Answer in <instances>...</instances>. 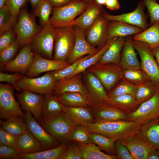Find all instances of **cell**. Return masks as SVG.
Instances as JSON below:
<instances>
[{
    "mask_svg": "<svg viewBox=\"0 0 159 159\" xmlns=\"http://www.w3.org/2000/svg\"><path fill=\"white\" fill-rule=\"evenodd\" d=\"M142 124L128 120L95 122L87 125L91 132L101 134L116 140H122L140 132Z\"/></svg>",
    "mask_w": 159,
    "mask_h": 159,
    "instance_id": "6da1fadb",
    "label": "cell"
},
{
    "mask_svg": "<svg viewBox=\"0 0 159 159\" xmlns=\"http://www.w3.org/2000/svg\"><path fill=\"white\" fill-rule=\"evenodd\" d=\"M38 122L61 143L69 140L72 131L78 125L64 111L52 117H43Z\"/></svg>",
    "mask_w": 159,
    "mask_h": 159,
    "instance_id": "7a4b0ae2",
    "label": "cell"
},
{
    "mask_svg": "<svg viewBox=\"0 0 159 159\" xmlns=\"http://www.w3.org/2000/svg\"><path fill=\"white\" fill-rule=\"evenodd\" d=\"M88 5L82 0H73L64 6L53 8L50 22L55 28L73 26L76 18L84 12Z\"/></svg>",
    "mask_w": 159,
    "mask_h": 159,
    "instance_id": "3957f363",
    "label": "cell"
},
{
    "mask_svg": "<svg viewBox=\"0 0 159 159\" xmlns=\"http://www.w3.org/2000/svg\"><path fill=\"white\" fill-rule=\"evenodd\" d=\"M14 29L16 40L22 47L30 44L34 36L42 29L36 23L34 15L26 9H21Z\"/></svg>",
    "mask_w": 159,
    "mask_h": 159,
    "instance_id": "277c9868",
    "label": "cell"
},
{
    "mask_svg": "<svg viewBox=\"0 0 159 159\" xmlns=\"http://www.w3.org/2000/svg\"><path fill=\"white\" fill-rule=\"evenodd\" d=\"M73 26L54 27L53 60L65 61L70 55L75 42Z\"/></svg>",
    "mask_w": 159,
    "mask_h": 159,
    "instance_id": "5b68a950",
    "label": "cell"
},
{
    "mask_svg": "<svg viewBox=\"0 0 159 159\" xmlns=\"http://www.w3.org/2000/svg\"><path fill=\"white\" fill-rule=\"evenodd\" d=\"M55 29L50 22L43 26L33 37L30 45L34 53L44 58L53 59Z\"/></svg>",
    "mask_w": 159,
    "mask_h": 159,
    "instance_id": "8992f818",
    "label": "cell"
},
{
    "mask_svg": "<svg viewBox=\"0 0 159 159\" xmlns=\"http://www.w3.org/2000/svg\"><path fill=\"white\" fill-rule=\"evenodd\" d=\"M132 42L140 57V69L148 76L151 81L159 89V66L152 50L144 42L133 40Z\"/></svg>",
    "mask_w": 159,
    "mask_h": 159,
    "instance_id": "52a82bcc",
    "label": "cell"
},
{
    "mask_svg": "<svg viewBox=\"0 0 159 159\" xmlns=\"http://www.w3.org/2000/svg\"><path fill=\"white\" fill-rule=\"evenodd\" d=\"M95 74L107 90H111L122 79L123 69L118 64L96 63L87 69Z\"/></svg>",
    "mask_w": 159,
    "mask_h": 159,
    "instance_id": "ba28073f",
    "label": "cell"
},
{
    "mask_svg": "<svg viewBox=\"0 0 159 159\" xmlns=\"http://www.w3.org/2000/svg\"><path fill=\"white\" fill-rule=\"evenodd\" d=\"M55 82L51 72H49L38 77L30 78L24 76L16 84L20 91L27 90L45 95L53 94Z\"/></svg>",
    "mask_w": 159,
    "mask_h": 159,
    "instance_id": "9c48e42d",
    "label": "cell"
},
{
    "mask_svg": "<svg viewBox=\"0 0 159 159\" xmlns=\"http://www.w3.org/2000/svg\"><path fill=\"white\" fill-rule=\"evenodd\" d=\"M14 89L9 84H0V117L2 119L13 116L24 118V114L14 97Z\"/></svg>",
    "mask_w": 159,
    "mask_h": 159,
    "instance_id": "30bf717a",
    "label": "cell"
},
{
    "mask_svg": "<svg viewBox=\"0 0 159 159\" xmlns=\"http://www.w3.org/2000/svg\"><path fill=\"white\" fill-rule=\"evenodd\" d=\"M145 6L142 1H140L137 7L132 12L119 15H112L104 11L103 16L109 21H114L125 23L137 26L143 30L149 27L147 21L148 14L144 12Z\"/></svg>",
    "mask_w": 159,
    "mask_h": 159,
    "instance_id": "8fae6325",
    "label": "cell"
},
{
    "mask_svg": "<svg viewBox=\"0 0 159 159\" xmlns=\"http://www.w3.org/2000/svg\"><path fill=\"white\" fill-rule=\"evenodd\" d=\"M159 117V90L150 99L142 103L134 112L128 114L127 120L143 125Z\"/></svg>",
    "mask_w": 159,
    "mask_h": 159,
    "instance_id": "7c38bea8",
    "label": "cell"
},
{
    "mask_svg": "<svg viewBox=\"0 0 159 159\" xmlns=\"http://www.w3.org/2000/svg\"><path fill=\"white\" fill-rule=\"evenodd\" d=\"M24 118L27 129L40 143L44 150L55 148L61 144L37 122L31 113L26 111Z\"/></svg>",
    "mask_w": 159,
    "mask_h": 159,
    "instance_id": "4fadbf2b",
    "label": "cell"
},
{
    "mask_svg": "<svg viewBox=\"0 0 159 159\" xmlns=\"http://www.w3.org/2000/svg\"><path fill=\"white\" fill-rule=\"evenodd\" d=\"M90 107L95 122L127 120L128 115L127 112L104 102L92 103Z\"/></svg>",
    "mask_w": 159,
    "mask_h": 159,
    "instance_id": "5bb4252c",
    "label": "cell"
},
{
    "mask_svg": "<svg viewBox=\"0 0 159 159\" xmlns=\"http://www.w3.org/2000/svg\"><path fill=\"white\" fill-rule=\"evenodd\" d=\"M75 42L73 50L66 61L70 64L79 58L87 55H94L100 49L92 46L86 39L85 31L74 25Z\"/></svg>",
    "mask_w": 159,
    "mask_h": 159,
    "instance_id": "9a60e30c",
    "label": "cell"
},
{
    "mask_svg": "<svg viewBox=\"0 0 159 159\" xmlns=\"http://www.w3.org/2000/svg\"><path fill=\"white\" fill-rule=\"evenodd\" d=\"M15 95L23 110L31 113L38 122L42 118L43 95L24 90L16 93Z\"/></svg>",
    "mask_w": 159,
    "mask_h": 159,
    "instance_id": "2e32d148",
    "label": "cell"
},
{
    "mask_svg": "<svg viewBox=\"0 0 159 159\" xmlns=\"http://www.w3.org/2000/svg\"><path fill=\"white\" fill-rule=\"evenodd\" d=\"M34 54L33 62L26 73L25 76L28 77L34 78L43 72L61 69L69 65L66 61L55 60Z\"/></svg>",
    "mask_w": 159,
    "mask_h": 159,
    "instance_id": "e0dca14e",
    "label": "cell"
},
{
    "mask_svg": "<svg viewBox=\"0 0 159 159\" xmlns=\"http://www.w3.org/2000/svg\"><path fill=\"white\" fill-rule=\"evenodd\" d=\"M102 14L85 31L86 38L89 44L100 49L107 41V32L109 21Z\"/></svg>",
    "mask_w": 159,
    "mask_h": 159,
    "instance_id": "ac0fdd59",
    "label": "cell"
},
{
    "mask_svg": "<svg viewBox=\"0 0 159 159\" xmlns=\"http://www.w3.org/2000/svg\"><path fill=\"white\" fill-rule=\"evenodd\" d=\"M120 140L128 149L134 159H147L150 153L155 149L139 132Z\"/></svg>",
    "mask_w": 159,
    "mask_h": 159,
    "instance_id": "d6986e66",
    "label": "cell"
},
{
    "mask_svg": "<svg viewBox=\"0 0 159 159\" xmlns=\"http://www.w3.org/2000/svg\"><path fill=\"white\" fill-rule=\"evenodd\" d=\"M34 59V54L30 44L23 46L15 58L4 65V71L11 72L26 73L32 64Z\"/></svg>",
    "mask_w": 159,
    "mask_h": 159,
    "instance_id": "ffe728a7",
    "label": "cell"
},
{
    "mask_svg": "<svg viewBox=\"0 0 159 159\" xmlns=\"http://www.w3.org/2000/svg\"><path fill=\"white\" fill-rule=\"evenodd\" d=\"M85 78L88 97L92 104L104 102L107 99L105 88L95 74L87 71L85 74Z\"/></svg>",
    "mask_w": 159,
    "mask_h": 159,
    "instance_id": "44dd1931",
    "label": "cell"
},
{
    "mask_svg": "<svg viewBox=\"0 0 159 159\" xmlns=\"http://www.w3.org/2000/svg\"><path fill=\"white\" fill-rule=\"evenodd\" d=\"M80 92L88 96L87 89L83 83L80 73L55 82L53 94L58 96L67 92Z\"/></svg>",
    "mask_w": 159,
    "mask_h": 159,
    "instance_id": "7402d4cb",
    "label": "cell"
},
{
    "mask_svg": "<svg viewBox=\"0 0 159 159\" xmlns=\"http://www.w3.org/2000/svg\"><path fill=\"white\" fill-rule=\"evenodd\" d=\"M133 38L127 37L121 54L119 65L123 69H140V62L133 44Z\"/></svg>",
    "mask_w": 159,
    "mask_h": 159,
    "instance_id": "603a6c76",
    "label": "cell"
},
{
    "mask_svg": "<svg viewBox=\"0 0 159 159\" xmlns=\"http://www.w3.org/2000/svg\"><path fill=\"white\" fill-rule=\"evenodd\" d=\"M104 11L102 5L95 1L88 4L86 9L74 20V25L87 30Z\"/></svg>",
    "mask_w": 159,
    "mask_h": 159,
    "instance_id": "cb8c5ba5",
    "label": "cell"
},
{
    "mask_svg": "<svg viewBox=\"0 0 159 159\" xmlns=\"http://www.w3.org/2000/svg\"><path fill=\"white\" fill-rule=\"evenodd\" d=\"M109 21L107 35V40L115 37H127L138 34L143 30L129 24L117 21Z\"/></svg>",
    "mask_w": 159,
    "mask_h": 159,
    "instance_id": "d4e9b609",
    "label": "cell"
},
{
    "mask_svg": "<svg viewBox=\"0 0 159 159\" xmlns=\"http://www.w3.org/2000/svg\"><path fill=\"white\" fill-rule=\"evenodd\" d=\"M64 111L78 125H87L96 122L90 107H71L64 106Z\"/></svg>",
    "mask_w": 159,
    "mask_h": 159,
    "instance_id": "484cf974",
    "label": "cell"
},
{
    "mask_svg": "<svg viewBox=\"0 0 159 159\" xmlns=\"http://www.w3.org/2000/svg\"><path fill=\"white\" fill-rule=\"evenodd\" d=\"M69 145L66 142L52 149L31 153H20L16 159H60Z\"/></svg>",
    "mask_w": 159,
    "mask_h": 159,
    "instance_id": "4316f807",
    "label": "cell"
},
{
    "mask_svg": "<svg viewBox=\"0 0 159 159\" xmlns=\"http://www.w3.org/2000/svg\"><path fill=\"white\" fill-rule=\"evenodd\" d=\"M17 148L21 153L28 154L44 150L42 146L27 129L19 136Z\"/></svg>",
    "mask_w": 159,
    "mask_h": 159,
    "instance_id": "83f0119b",
    "label": "cell"
},
{
    "mask_svg": "<svg viewBox=\"0 0 159 159\" xmlns=\"http://www.w3.org/2000/svg\"><path fill=\"white\" fill-rule=\"evenodd\" d=\"M127 37H117L104 54L98 62L100 64H118L121 59V54Z\"/></svg>",
    "mask_w": 159,
    "mask_h": 159,
    "instance_id": "f1b7e54d",
    "label": "cell"
},
{
    "mask_svg": "<svg viewBox=\"0 0 159 159\" xmlns=\"http://www.w3.org/2000/svg\"><path fill=\"white\" fill-rule=\"evenodd\" d=\"M139 133L153 147L159 149V117L143 124Z\"/></svg>",
    "mask_w": 159,
    "mask_h": 159,
    "instance_id": "f546056e",
    "label": "cell"
},
{
    "mask_svg": "<svg viewBox=\"0 0 159 159\" xmlns=\"http://www.w3.org/2000/svg\"><path fill=\"white\" fill-rule=\"evenodd\" d=\"M104 102L130 114L140 105L137 101L135 95L126 94L113 98L107 99Z\"/></svg>",
    "mask_w": 159,
    "mask_h": 159,
    "instance_id": "4dcf8cb0",
    "label": "cell"
},
{
    "mask_svg": "<svg viewBox=\"0 0 159 159\" xmlns=\"http://www.w3.org/2000/svg\"><path fill=\"white\" fill-rule=\"evenodd\" d=\"M64 105L53 94L43 95L42 104L43 117L47 118L64 112Z\"/></svg>",
    "mask_w": 159,
    "mask_h": 159,
    "instance_id": "1f68e13d",
    "label": "cell"
},
{
    "mask_svg": "<svg viewBox=\"0 0 159 159\" xmlns=\"http://www.w3.org/2000/svg\"><path fill=\"white\" fill-rule=\"evenodd\" d=\"M57 96L66 106L90 107L92 104L88 96L80 92H67Z\"/></svg>",
    "mask_w": 159,
    "mask_h": 159,
    "instance_id": "d6a6232c",
    "label": "cell"
},
{
    "mask_svg": "<svg viewBox=\"0 0 159 159\" xmlns=\"http://www.w3.org/2000/svg\"><path fill=\"white\" fill-rule=\"evenodd\" d=\"M134 40L147 43L151 50L159 47V22L150 26L141 32L134 35Z\"/></svg>",
    "mask_w": 159,
    "mask_h": 159,
    "instance_id": "836d02e7",
    "label": "cell"
},
{
    "mask_svg": "<svg viewBox=\"0 0 159 159\" xmlns=\"http://www.w3.org/2000/svg\"><path fill=\"white\" fill-rule=\"evenodd\" d=\"M82 159H118L116 155L107 154L101 151L97 145L91 143L88 144L79 143Z\"/></svg>",
    "mask_w": 159,
    "mask_h": 159,
    "instance_id": "e575fe53",
    "label": "cell"
},
{
    "mask_svg": "<svg viewBox=\"0 0 159 159\" xmlns=\"http://www.w3.org/2000/svg\"><path fill=\"white\" fill-rule=\"evenodd\" d=\"M117 38L115 37L107 40L105 44L96 54L82 62L76 67L74 72L69 77L65 79L70 78L76 74L85 72L92 65L98 63L113 42Z\"/></svg>",
    "mask_w": 159,
    "mask_h": 159,
    "instance_id": "d590c367",
    "label": "cell"
},
{
    "mask_svg": "<svg viewBox=\"0 0 159 159\" xmlns=\"http://www.w3.org/2000/svg\"><path fill=\"white\" fill-rule=\"evenodd\" d=\"M0 124L5 130L10 134L19 136L27 130L24 118L18 116H13L6 119L0 120Z\"/></svg>",
    "mask_w": 159,
    "mask_h": 159,
    "instance_id": "8d00e7d4",
    "label": "cell"
},
{
    "mask_svg": "<svg viewBox=\"0 0 159 159\" xmlns=\"http://www.w3.org/2000/svg\"><path fill=\"white\" fill-rule=\"evenodd\" d=\"M90 140L91 143L98 146L101 150L110 154L117 155L114 147V143L116 140L99 133L91 132Z\"/></svg>",
    "mask_w": 159,
    "mask_h": 159,
    "instance_id": "74e56055",
    "label": "cell"
},
{
    "mask_svg": "<svg viewBox=\"0 0 159 159\" xmlns=\"http://www.w3.org/2000/svg\"><path fill=\"white\" fill-rule=\"evenodd\" d=\"M135 98L140 105L152 98L159 89L150 81L137 86Z\"/></svg>",
    "mask_w": 159,
    "mask_h": 159,
    "instance_id": "f35d334b",
    "label": "cell"
},
{
    "mask_svg": "<svg viewBox=\"0 0 159 159\" xmlns=\"http://www.w3.org/2000/svg\"><path fill=\"white\" fill-rule=\"evenodd\" d=\"M122 79L136 86L147 81H150L148 76L141 69H123Z\"/></svg>",
    "mask_w": 159,
    "mask_h": 159,
    "instance_id": "ab89813d",
    "label": "cell"
},
{
    "mask_svg": "<svg viewBox=\"0 0 159 159\" xmlns=\"http://www.w3.org/2000/svg\"><path fill=\"white\" fill-rule=\"evenodd\" d=\"M17 18L11 14L6 4L0 8V35L14 29Z\"/></svg>",
    "mask_w": 159,
    "mask_h": 159,
    "instance_id": "60d3db41",
    "label": "cell"
},
{
    "mask_svg": "<svg viewBox=\"0 0 159 159\" xmlns=\"http://www.w3.org/2000/svg\"><path fill=\"white\" fill-rule=\"evenodd\" d=\"M137 87V86L122 79L119 83L107 94V99L112 98L126 94L135 95Z\"/></svg>",
    "mask_w": 159,
    "mask_h": 159,
    "instance_id": "b9f144b4",
    "label": "cell"
},
{
    "mask_svg": "<svg viewBox=\"0 0 159 159\" xmlns=\"http://www.w3.org/2000/svg\"><path fill=\"white\" fill-rule=\"evenodd\" d=\"M53 7L48 0H42L34 8L35 15L38 17L43 26L50 22Z\"/></svg>",
    "mask_w": 159,
    "mask_h": 159,
    "instance_id": "7bdbcfd3",
    "label": "cell"
},
{
    "mask_svg": "<svg viewBox=\"0 0 159 159\" xmlns=\"http://www.w3.org/2000/svg\"><path fill=\"white\" fill-rule=\"evenodd\" d=\"M91 132L87 125H78L72 131L69 140L79 143L88 144L91 143L90 136Z\"/></svg>",
    "mask_w": 159,
    "mask_h": 159,
    "instance_id": "ee69618b",
    "label": "cell"
},
{
    "mask_svg": "<svg viewBox=\"0 0 159 159\" xmlns=\"http://www.w3.org/2000/svg\"><path fill=\"white\" fill-rule=\"evenodd\" d=\"M93 55H87L81 57L66 67L59 70L51 71L55 82L65 79L71 75L82 62Z\"/></svg>",
    "mask_w": 159,
    "mask_h": 159,
    "instance_id": "f6af8a7d",
    "label": "cell"
},
{
    "mask_svg": "<svg viewBox=\"0 0 159 159\" xmlns=\"http://www.w3.org/2000/svg\"><path fill=\"white\" fill-rule=\"evenodd\" d=\"M144 4L147 8L150 16L149 24L150 26L159 22V4L156 0H142Z\"/></svg>",
    "mask_w": 159,
    "mask_h": 159,
    "instance_id": "bcb514c9",
    "label": "cell"
},
{
    "mask_svg": "<svg viewBox=\"0 0 159 159\" xmlns=\"http://www.w3.org/2000/svg\"><path fill=\"white\" fill-rule=\"evenodd\" d=\"M20 46L16 39L0 52V64H5L11 61L16 53Z\"/></svg>",
    "mask_w": 159,
    "mask_h": 159,
    "instance_id": "7dc6e473",
    "label": "cell"
},
{
    "mask_svg": "<svg viewBox=\"0 0 159 159\" xmlns=\"http://www.w3.org/2000/svg\"><path fill=\"white\" fill-rule=\"evenodd\" d=\"M19 136L8 132L1 127H0V145H5L17 149Z\"/></svg>",
    "mask_w": 159,
    "mask_h": 159,
    "instance_id": "c3c4849f",
    "label": "cell"
},
{
    "mask_svg": "<svg viewBox=\"0 0 159 159\" xmlns=\"http://www.w3.org/2000/svg\"><path fill=\"white\" fill-rule=\"evenodd\" d=\"M14 28L7 31L0 35V52L16 40Z\"/></svg>",
    "mask_w": 159,
    "mask_h": 159,
    "instance_id": "681fc988",
    "label": "cell"
},
{
    "mask_svg": "<svg viewBox=\"0 0 159 159\" xmlns=\"http://www.w3.org/2000/svg\"><path fill=\"white\" fill-rule=\"evenodd\" d=\"M81 153L78 145H69L68 148L60 159H82Z\"/></svg>",
    "mask_w": 159,
    "mask_h": 159,
    "instance_id": "f907efd6",
    "label": "cell"
},
{
    "mask_svg": "<svg viewBox=\"0 0 159 159\" xmlns=\"http://www.w3.org/2000/svg\"><path fill=\"white\" fill-rule=\"evenodd\" d=\"M114 147L118 159H134L128 149L120 140L115 141Z\"/></svg>",
    "mask_w": 159,
    "mask_h": 159,
    "instance_id": "816d5d0a",
    "label": "cell"
},
{
    "mask_svg": "<svg viewBox=\"0 0 159 159\" xmlns=\"http://www.w3.org/2000/svg\"><path fill=\"white\" fill-rule=\"evenodd\" d=\"M24 76L18 73L9 74L1 72L0 81L6 82L11 84L18 92L20 91L16 85L17 82Z\"/></svg>",
    "mask_w": 159,
    "mask_h": 159,
    "instance_id": "f5cc1de1",
    "label": "cell"
},
{
    "mask_svg": "<svg viewBox=\"0 0 159 159\" xmlns=\"http://www.w3.org/2000/svg\"><path fill=\"white\" fill-rule=\"evenodd\" d=\"M27 0H7L5 4L11 14L17 18L22 7Z\"/></svg>",
    "mask_w": 159,
    "mask_h": 159,
    "instance_id": "db71d44e",
    "label": "cell"
},
{
    "mask_svg": "<svg viewBox=\"0 0 159 159\" xmlns=\"http://www.w3.org/2000/svg\"><path fill=\"white\" fill-rule=\"evenodd\" d=\"M20 153L18 149L5 145H0V159H16Z\"/></svg>",
    "mask_w": 159,
    "mask_h": 159,
    "instance_id": "11a10c76",
    "label": "cell"
},
{
    "mask_svg": "<svg viewBox=\"0 0 159 159\" xmlns=\"http://www.w3.org/2000/svg\"><path fill=\"white\" fill-rule=\"evenodd\" d=\"M105 6L109 9L117 11L120 8V3L118 0H106Z\"/></svg>",
    "mask_w": 159,
    "mask_h": 159,
    "instance_id": "9f6ffc18",
    "label": "cell"
},
{
    "mask_svg": "<svg viewBox=\"0 0 159 159\" xmlns=\"http://www.w3.org/2000/svg\"><path fill=\"white\" fill-rule=\"evenodd\" d=\"M53 8H57L64 6L73 0H48Z\"/></svg>",
    "mask_w": 159,
    "mask_h": 159,
    "instance_id": "6f0895ef",
    "label": "cell"
},
{
    "mask_svg": "<svg viewBox=\"0 0 159 159\" xmlns=\"http://www.w3.org/2000/svg\"><path fill=\"white\" fill-rule=\"evenodd\" d=\"M147 159H159V149H155L149 154Z\"/></svg>",
    "mask_w": 159,
    "mask_h": 159,
    "instance_id": "680465c9",
    "label": "cell"
},
{
    "mask_svg": "<svg viewBox=\"0 0 159 159\" xmlns=\"http://www.w3.org/2000/svg\"><path fill=\"white\" fill-rule=\"evenodd\" d=\"M155 59L159 66V47L152 49Z\"/></svg>",
    "mask_w": 159,
    "mask_h": 159,
    "instance_id": "91938a15",
    "label": "cell"
},
{
    "mask_svg": "<svg viewBox=\"0 0 159 159\" xmlns=\"http://www.w3.org/2000/svg\"><path fill=\"white\" fill-rule=\"evenodd\" d=\"M42 0H29L33 8H35L39 3Z\"/></svg>",
    "mask_w": 159,
    "mask_h": 159,
    "instance_id": "94428289",
    "label": "cell"
},
{
    "mask_svg": "<svg viewBox=\"0 0 159 159\" xmlns=\"http://www.w3.org/2000/svg\"><path fill=\"white\" fill-rule=\"evenodd\" d=\"M97 4L101 5H105L106 0H94Z\"/></svg>",
    "mask_w": 159,
    "mask_h": 159,
    "instance_id": "6125c7cd",
    "label": "cell"
},
{
    "mask_svg": "<svg viewBox=\"0 0 159 159\" xmlns=\"http://www.w3.org/2000/svg\"><path fill=\"white\" fill-rule=\"evenodd\" d=\"M7 0H0V8L4 5Z\"/></svg>",
    "mask_w": 159,
    "mask_h": 159,
    "instance_id": "be15d7a7",
    "label": "cell"
},
{
    "mask_svg": "<svg viewBox=\"0 0 159 159\" xmlns=\"http://www.w3.org/2000/svg\"><path fill=\"white\" fill-rule=\"evenodd\" d=\"M86 3L88 4L91 3L94 1V0H82Z\"/></svg>",
    "mask_w": 159,
    "mask_h": 159,
    "instance_id": "e7e4bbea",
    "label": "cell"
},
{
    "mask_svg": "<svg viewBox=\"0 0 159 159\" xmlns=\"http://www.w3.org/2000/svg\"><path fill=\"white\" fill-rule=\"evenodd\" d=\"M156 1H159V0H156Z\"/></svg>",
    "mask_w": 159,
    "mask_h": 159,
    "instance_id": "03108f58",
    "label": "cell"
}]
</instances>
